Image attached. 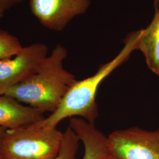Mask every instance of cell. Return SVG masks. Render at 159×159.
Returning <instances> with one entry per match:
<instances>
[{
    "mask_svg": "<svg viewBox=\"0 0 159 159\" xmlns=\"http://www.w3.org/2000/svg\"><path fill=\"white\" fill-rule=\"evenodd\" d=\"M154 6L155 8H157L159 6V0H154Z\"/></svg>",
    "mask_w": 159,
    "mask_h": 159,
    "instance_id": "5bb4252c",
    "label": "cell"
},
{
    "mask_svg": "<svg viewBox=\"0 0 159 159\" xmlns=\"http://www.w3.org/2000/svg\"><path fill=\"white\" fill-rule=\"evenodd\" d=\"M44 112L23 104L14 98L0 95V127L15 129L38 123L45 118Z\"/></svg>",
    "mask_w": 159,
    "mask_h": 159,
    "instance_id": "52a82bcc",
    "label": "cell"
},
{
    "mask_svg": "<svg viewBox=\"0 0 159 159\" xmlns=\"http://www.w3.org/2000/svg\"><path fill=\"white\" fill-rule=\"evenodd\" d=\"M63 132L32 125L6 129L0 140L2 159H52L59 152Z\"/></svg>",
    "mask_w": 159,
    "mask_h": 159,
    "instance_id": "3957f363",
    "label": "cell"
},
{
    "mask_svg": "<svg viewBox=\"0 0 159 159\" xmlns=\"http://www.w3.org/2000/svg\"><path fill=\"white\" fill-rule=\"evenodd\" d=\"M158 77H159V76H158Z\"/></svg>",
    "mask_w": 159,
    "mask_h": 159,
    "instance_id": "e0dca14e",
    "label": "cell"
},
{
    "mask_svg": "<svg viewBox=\"0 0 159 159\" xmlns=\"http://www.w3.org/2000/svg\"><path fill=\"white\" fill-rule=\"evenodd\" d=\"M91 0H30V10L40 24L54 31H61L74 18L85 14Z\"/></svg>",
    "mask_w": 159,
    "mask_h": 159,
    "instance_id": "8992f818",
    "label": "cell"
},
{
    "mask_svg": "<svg viewBox=\"0 0 159 159\" xmlns=\"http://www.w3.org/2000/svg\"><path fill=\"white\" fill-rule=\"evenodd\" d=\"M67 56V48L58 44L34 74L5 94L44 113H52L77 80L64 67Z\"/></svg>",
    "mask_w": 159,
    "mask_h": 159,
    "instance_id": "7a4b0ae2",
    "label": "cell"
},
{
    "mask_svg": "<svg viewBox=\"0 0 159 159\" xmlns=\"http://www.w3.org/2000/svg\"><path fill=\"white\" fill-rule=\"evenodd\" d=\"M24 0H0V7L5 12L23 2Z\"/></svg>",
    "mask_w": 159,
    "mask_h": 159,
    "instance_id": "7c38bea8",
    "label": "cell"
},
{
    "mask_svg": "<svg viewBox=\"0 0 159 159\" xmlns=\"http://www.w3.org/2000/svg\"><path fill=\"white\" fill-rule=\"evenodd\" d=\"M108 146L116 159H159V130L132 127L111 133Z\"/></svg>",
    "mask_w": 159,
    "mask_h": 159,
    "instance_id": "277c9868",
    "label": "cell"
},
{
    "mask_svg": "<svg viewBox=\"0 0 159 159\" xmlns=\"http://www.w3.org/2000/svg\"><path fill=\"white\" fill-rule=\"evenodd\" d=\"M69 126L83 143V159H107L111 156L107 136L97 129L94 124L79 117H72Z\"/></svg>",
    "mask_w": 159,
    "mask_h": 159,
    "instance_id": "ba28073f",
    "label": "cell"
},
{
    "mask_svg": "<svg viewBox=\"0 0 159 159\" xmlns=\"http://www.w3.org/2000/svg\"><path fill=\"white\" fill-rule=\"evenodd\" d=\"M116 159L115 158H114V157H110V158H108V159Z\"/></svg>",
    "mask_w": 159,
    "mask_h": 159,
    "instance_id": "2e32d148",
    "label": "cell"
},
{
    "mask_svg": "<svg viewBox=\"0 0 159 159\" xmlns=\"http://www.w3.org/2000/svg\"><path fill=\"white\" fill-rule=\"evenodd\" d=\"M6 130V129L4 128V127H0V140H1V138L2 136L3 133H4V131ZM0 159H1V154H0Z\"/></svg>",
    "mask_w": 159,
    "mask_h": 159,
    "instance_id": "4fadbf2b",
    "label": "cell"
},
{
    "mask_svg": "<svg viewBox=\"0 0 159 159\" xmlns=\"http://www.w3.org/2000/svg\"><path fill=\"white\" fill-rule=\"evenodd\" d=\"M48 48L38 43L23 47L14 57L0 61V95L34 74L47 57Z\"/></svg>",
    "mask_w": 159,
    "mask_h": 159,
    "instance_id": "5b68a950",
    "label": "cell"
},
{
    "mask_svg": "<svg viewBox=\"0 0 159 159\" xmlns=\"http://www.w3.org/2000/svg\"><path fill=\"white\" fill-rule=\"evenodd\" d=\"M23 48L16 37L7 31L0 30V61L14 57Z\"/></svg>",
    "mask_w": 159,
    "mask_h": 159,
    "instance_id": "8fae6325",
    "label": "cell"
},
{
    "mask_svg": "<svg viewBox=\"0 0 159 159\" xmlns=\"http://www.w3.org/2000/svg\"><path fill=\"white\" fill-rule=\"evenodd\" d=\"M137 50L143 54L146 63L152 72L159 75V6L151 23L141 33L137 44Z\"/></svg>",
    "mask_w": 159,
    "mask_h": 159,
    "instance_id": "9c48e42d",
    "label": "cell"
},
{
    "mask_svg": "<svg viewBox=\"0 0 159 159\" xmlns=\"http://www.w3.org/2000/svg\"><path fill=\"white\" fill-rule=\"evenodd\" d=\"M141 30L131 32L124 40V46L111 60L100 66L94 75L77 80L63 98L58 108L47 117L32 125L38 127L56 128L63 120L80 117L95 125L98 116L97 91L102 81L125 62L131 54L137 50Z\"/></svg>",
    "mask_w": 159,
    "mask_h": 159,
    "instance_id": "6da1fadb",
    "label": "cell"
},
{
    "mask_svg": "<svg viewBox=\"0 0 159 159\" xmlns=\"http://www.w3.org/2000/svg\"><path fill=\"white\" fill-rule=\"evenodd\" d=\"M79 142V137L69 126L63 132L59 152L52 159H77Z\"/></svg>",
    "mask_w": 159,
    "mask_h": 159,
    "instance_id": "30bf717a",
    "label": "cell"
},
{
    "mask_svg": "<svg viewBox=\"0 0 159 159\" xmlns=\"http://www.w3.org/2000/svg\"><path fill=\"white\" fill-rule=\"evenodd\" d=\"M4 13V11L1 9V8L0 7V19L3 16Z\"/></svg>",
    "mask_w": 159,
    "mask_h": 159,
    "instance_id": "9a60e30c",
    "label": "cell"
}]
</instances>
